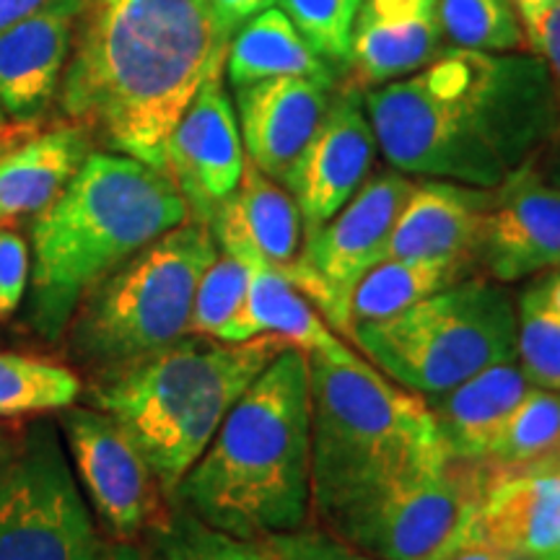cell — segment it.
I'll list each match as a JSON object with an SVG mask.
<instances>
[{
  "label": "cell",
  "mask_w": 560,
  "mask_h": 560,
  "mask_svg": "<svg viewBox=\"0 0 560 560\" xmlns=\"http://www.w3.org/2000/svg\"><path fill=\"white\" fill-rule=\"evenodd\" d=\"M102 560H153L149 550L140 548L138 542H112L104 548Z\"/></svg>",
  "instance_id": "40"
},
{
  "label": "cell",
  "mask_w": 560,
  "mask_h": 560,
  "mask_svg": "<svg viewBox=\"0 0 560 560\" xmlns=\"http://www.w3.org/2000/svg\"><path fill=\"white\" fill-rule=\"evenodd\" d=\"M102 552L58 425L34 420L0 462V560H102Z\"/></svg>",
  "instance_id": "10"
},
{
  "label": "cell",
  "mask_w": 560,
  "mask_h": 560,
  "mask_svg": "<svg viewBox=\"0 0 560 560\" xmlns=\"http://www.w3.org/2000/svg\"><path fill=\"white\" fill-rule=\"evenodd\" d=\"M223 75L234 89L268 79H314L338 83V70L301 37L280 9H268L249 19L231 39Z\"/></svg>",
  "instance_id": "25"
},
{
  "label": "cell",
  "mask_w": 560,
  "mask_h": 560,
  "mask_svg": "<svg viewBox=\"0 0 560 560\" xmlns=\"http://www.w3.org/2000/svg\"><path fill=\"white\" fill-rule=\"evenodd\" d=\"M560 0H511V5H514L516 13L522 16H529V13H537L542 9H548V5H556Z\"/></svg>",
  "instance_id": "41"
},
{
  "label": "cell",
  "mask_w": 560,
  "mask_h": 560,
  "mask_svg": "<svg viewBox=\"0 0 560 560\" xmlns=\"http://www.w3.org/2000/svg\"><path fill=\"white\" fill-rule=\"evenodd\" d=\"M244 164L240 120L223 83V68H215L166 140L164 170L177 185L190 221L210 226L240 187Z\"/></svg>",
  "instance_id": "13"
},
{
  "label": "cell",
  "mask_w": 560,
  "mask_h": 560,
  "mask_svg": "<svg viewBox=\"0 0 560 560\" xmlns=\"http://www.w3.org/2000/svg\"><path fill=\"white\" fill-rule=\"evenodd\" d=\"M79 16L47 11L0 32V151L30 136L58 102Z\"/></svg>",
  "instance_id": "17"
},
{
  "label": "cell",
  "mask_w": 560,
  "mask_h": 560,
  "mask_svg": "<svg viewBox=\"0 0 560 560\" xmlns=\"http://www.w3.org/2000/svg\"><path fill=\"white\" fill-rule=\"evenodd\" d=\"M260 548L268 560H380L335 537L327 529L301 527L262 537Z\"/></svg>",
  "instance_id": "34"
},
{
  "label": "cell",
  "mask_w": 560,
  "mask_h": 560,
  "mask_svg": "<svg viewBox=\"0 0 560 560\" xmlns=\"http://www.w3.org/2000/svg\"><path fill=\"white\" fill-rule=\"evenodd\" d=\"M285 348L291 346L278 335L247 342L187 335L136 366L96 380L89 405L130 433L172 501L234 402Z\"/></svg>",
  "instance_id": "5"
},
{
  "label": "cell",
  "mask_w": 560,
  "mask_h": 560,
  "mask_svg": "<svg viewBox=\"0 0 560 560\" xmlns=\"http://www.w3.org/2000/svg\"><path fill=\"white\" fill-rule=\"evenodd\" d=\"M522 24L527 45L540 55L545 68H548L560 104V3L522 16Z\"/></svg>",
  "instance_id": "36"
},
{
  "label": "cell",
  "mask_w": 560,
  "mask_h": 560,
  "mask_svg": "<svg viewBox=\"0 0 560 560\" xmlns=\"http://www.w3.org/2000/svg\"><path fill=\"white\" fill-rule=\"evenodd\" d=\"M83 5H86V0H0V32L11 30V26L32 16H39V13L60 9L83 11Z\"/></svg>",
  "instance_id": "38"
},
{
  "label": "cell",
  "mask_w": 560,
  "mask_h": 560,
  "mask_svg": "<svg viewBox=\"0 0 560 560\" xmlns=\"http://www.w3.org/2000/svg\"><path fill=\"white\" fill-rule=\"evenodd\" d=\"M60 431L79 486L112 542H138L170 514L149 459L109 412L94 405L60 410Z\"/></svg>",
  "instance_id": "12"
},
{
  "label": "cell",
  "mask_w": 560,
  "mask_h": 560,
  "mask_svg": "<svg viewBox=\"0 0 560 560\" xmlns=\"http://www.w3.org/2000/svg\"><path fill=\"white\" fill-rule=\"evenodd\" d=\"M153 560H268L260 542L210 527L172 501L170 514L145 532Z\"/></svg>",
  "instance_id": "29"
},
{
  "label": "cell",
  "mask_w": 560,
  "mask_h": 560,
  "mask_svg": "<svg viewBox=\"0 0 560 560\" xmlns=\"http://www.w3.org/2000/svg\"><path fill=\"white\" fill-rule=\"evenodd\" d=\"M219 255L213 231L185 221L91 289L68 322L70 359L96 380L190 335L195 289Z\"/></svg>",
  "instance_id": "7"
},
{
  "label": "cell",
  "mask_w": 560,
  "mask_h": 560,
  "mask_svg": "<svg viewBox=\"0 0 560 560\" xmlns=\"http://www.w3.org/2000/svg\"><path fill=\"white\" fill-rule=\"evenodd\" d=\"M441 50L436 0H363L350 42L355 89H376L425 68Z\"/></svg>",
  "instance_id": "21"
},
{
  "label": "cell",
  "mask_w": 560,
  "mask_h": 560,
  "mask_svg": "<svg viewBox=\"0 0 560 560\" xmlns=\"http://www.w3.org/2000/svg\"><path fill=\"white\" fill-rule=\"evenodd\" d=\"M478 265L495 283L560 268V182L537 153L490 190Z\"/></svg>",
  "instance_id": "14"
},
{
  "label": "cell",
  "mask_w": 560,
  "mask_h": 560,
  "mask_svg": "<svg viewBox=\"0 0 560 560\" xmlns=\"http://www.w3.org/2000/svg\"><path fill=\"white\" fill-rule=\"evenodd\" d=\"M32 276V252L24 236L0 226V319L11 317L26 296Z\"/></svg>",
  "instance_id": "35"
},
{
  "label": "cell",
  "mask_w": 560,
  "mask_h": 560,
  "mask_svg": "<svg viewBox=\"0 0 560 560\" xmlns=\"http://www.w3.org/2000/svg\"><path fill=\"white\" fill-rule=\"evenodd\" d=\"M441 32L454 47L478 52H516L527 45L511 0H436Z\"/></svg>",
  "instance_id": "30"
},
{
  "label": "cell",
  "mask_w": 560,
  "mask_h": 560,
  "mask_svg": "<svg viewBox=\"0 0 560 560\" xmlns=\"http://www.w3.org/2000/svg\"><path fill=\"white\" fill-rule=\"evenodd\" d=\"M552 177H556L560 182V161L556 164V172H552Z\"/></svg>",
  "instance_id": "44"
},
{
  "label": "cell",
  "mask_w": 560,
  "mask_h": 560,
  "mask_svg": "<svg viewBox=\"0 0 560 560\" xmlns=\"http://www.w3.org/2000/svg\"><path fill=\"white\" fill-rule=\"evenodd\" d=\"M247 289V265L219 249L213 262L202 270L198 289H195L190 335L226 340L229 330L234 327V322L240 319V314L244 310Z\"/></svg>",
  "instance_id": "31"
},
{
  "label": "cell",
  "mask_w": 560,
  "mask_h": 560,
  "mask_svg": "<svg viewBox=\"0 0 560 560\" xmlns=\"http://www.w3.org/2000/svg\"><path fill=\"white\" fill-rule=\"evenodd\" d=\"M516 363L532 387L560 392V317L532 289L516 304Z\"/></svg>",
  "instance_id": "32"
},
{
  "label": "cell",
  "mask_w": 560,
  "mask_h": 560,
  "mask_svg": "<svg viewBox=\"0 0 560 560\" xmlns=\"http://www.w3.org/2000/svg\"><path fill=\"white\" fill-rule=\"evenodd\" d=\"M312 511L332 524L444 452L429 405L366 359L310 355Z\"/></svg>",
  "instance_id": "6"
},
{
  "label": "cell",
  "mask_w": 560,
  "mask_h": 560,
  "mask_svg": "<svg viewBox=\"0 0 560 560\" xmlns=\"http://www.w3.org/2000/svg\"><path fill=\"white\" fill-rule=\"evenodd\" d=\"M488 472L465 542L542 560L560 540V446L516 467L488 465Z\"/></svg>",
  "instance_id": "16"
},
{
  "label": "cell",
  "mask_w": 560,
  "mask_h": 560,
  "mask_svg": "<svg viewBox=\"0 0 560 560\" xmlns=\"http://www.w3.org/2000/svg\"><path fill=\"white\" fill-rule=\"evenodd\" d=\"M488 206L490 190L486 187L431 177L412 182L392 231L387 257L446 260L475 270Z\"/></svg>",
  "instance_id": "19"
},
{
  "label": "cell",
  "mask_w": 560,
  "mask_h": 560,
  "mask_svg": "<svg viewBox=\"0 0 560 560\" xmlns=\"http://www.w3.org/2000/svg\"><path fill=\"white\" fill-rule=\"evenodd\" d=\"M353 342L392 382L431 397L516 359V306L501 283L470 276L395 317L361 322Z\"/></svg>",
  "instance_id": "8"
},
{
  "label": "cell",
  "mask_w": 560,
  "mask_h": 560,
  "mask_svg": "<svg viewBox=\"0 0 560 560\" xmlns=\"http://www.w3.org/2000/svg\"><path fill=\"white\" fill-rule=\"evenodd\" d=\"M376 151L380 143L363 107L361 89L338 91L285 185L301 210L304 240L359 192L369 179Z\"/></svg>",
  "instance_id": "15"
},
{
  "label": "cell",
  "mask_w": 560,
  "mask_h": 560,
  "mask_svg": "<svg viewBox=\"0 0 560 560\" xmlns=\"http://www.w3.org/2000/svg\"><path fill=\"white\" fill-rule=\"evenodd\" d=\"M13 444H16V439H11L9 431L0 429V462L9 457V452L13 450Z\"/></svg>",
  "instance_id": "42"
},
{
  "label": "cell",
  "mask_w": 560,
  "mask_h": 560,
  "mask_svg": "<svg viewBox=\"0 0 560 560\" xmlns=\"http://www.w3.org/2000/svg\"><path fill=\"white\" fill-rule=\"evenodd\" d=\"M278 0H210V11H213V26H215V45L229 50L234 34L255 19L257 13L272 9Z\"/></svg>",
  "instance_id": "37"
},
{
  "label": "cell",
  "mask_w": 560,
  "mask_h": 560,
  "mask_svg": "<svg viewBox=\"0 0 560 560\" xmlns=\"http://www.w3.org/2000/svg\"><path fill=\"white\" fill-rule=\"evenodd\" d=\"M542 560H560V540H558L556 548H552V550L548 552V556H545Z\"/></svg>",
  "instance_id": "43"
},
{
  "label": "cell",
  "mask_w": 560,
  "mask_h": 560,
  "mask_svg": "<svg viewBox=\"0 0 560 560\" xmlns=\"http://www.w3.org/2000/svg\"><path fill=\"white\" fill-rule=\"evenodd\" d=\"M208 229L221 252L242 262L268 265L285 278L299 260L304 240V221L289 187L262 174L249 159L240 187Z\"/></svg>",
  "instance_id": "20"
},
{
  "label": "cell",
  "mask_w": 560,
  "mask_h": 560,
  "mask_svg": "<svg viewBox=\"0 0 560 560\" xmlns=\"http://www.w3.org/2000/svg\"><path fill=\"white\" fill-rule=\"evenodd\" d=\"M488 475L486 462L441 454L325 529L380 560H444L467 540Z\"/></svg>",
  "instance_id": "9"
},
{
  "label": "cell",
  "mask_w": 560,
  "mask_h": 560,
  "mask_svg": "<svg viewBox=\"0 0 560 560\" xmlns=\"http://www.w3.org/2000/svg\"><path fill=\"white\" fill-rule=\"evenodd\" d=\"M185 221L190 213L164 170L91 151L60 198L32 219V330L60 340L100 280Z\"/></svg>",
  "instance_id": "4"
},
{
  "label": "cell",
  "mask_w": 560,
  "mask_h": 560,
  "mask_svg": "<svg viewBox=\"0 0 560 560\" xmlns=\"http://www.w3.org/2000/svg\"><path fill=\"white\" fill-rule=\"evenodd\" d=\"M529 387L522 366L511 359L478 371L441 395L423 397L444 452L457 459H486L503 420Z\"/></svg>",
  "instance_id": "22"
},
{
  "label": "cell",
  "mask_w": 560,
  "mask_h": 560,
  "mask_svg": "<svg viewBox=\"0 0 560 560\" xmlns=\"http://www.w3.org/2000/svg\"><path fill=\"white\" fill-rule=\"evenodd\" d=\"M79 24L60 112L91 143L164 170L174 125L226 62L210 0H86Z\"/></svg>",
  "instance_id": "2"
},
{
  "label": "cell",
  "mask_w": 560,
  "mask_h": 560,
  "mask_svg": "<svg viewBox=\"0 0 560 560\" xmlns=\"http://www.w3.org/2000/svg\"><path fill=\"white\" fill-rule=\"evenodd\" d=\"M335 83L314 79H268L236 89L244 153L270 179L289 185L301 153L325 120Z\"/></svg>",
  "instance_id": "18"
},
{
  "label": "cell",
  "mask_w": 560,
  "mask_h": 560,
  "mask_svg": "<svg viewBox=\"0 0 560 560\" xmlns=\"http://www.w3.org/2000/svg\"><path fill=\"white\" fill-rule=\"evenodd\" d=\"M384 159L402 174L493 190L560 130L540 58L450 47L363 94Z\"/></svg>",
  "instance_id": "1"
},
{
  "label": "cell",
  "mask_w": 560,
  "mask_h": 560,
  "mask_svg": "<svg viewBox=\"0 0 560 560\" xmlns=\"http://www.w3.org/2000/svg\"><path fill=\"white\" fill-rule=\"evenodd\" d=\"M310 45L335 68H348L350 42L363 0H278Z\"/></svg>",
  "instance_id": "33"
},
{
  "label": "cell",
  "mask_w": 560,
  "mask_h": 560,
  "mask_svg": "<svg viewBox=\"0 0 560 560\" xmlns=\"http://www.w3.org/2000/svg\"><path fill=\"white\" fill-rule=\"evenodd\" d=\"M249 270L247 301L223 342H247L257 335H278L306 355L330 361H359L355 350L327 325L317 306L283 272L262 262H244Z\"/></svg>",
  "instance_id": "24"
},
{
  "label": "cell",
  "mask_w": 560,
  "mask_h": 560,
  "mask_svg": "<svg viewBox=\"0 0 560 560\" xmlns=\"http://www.w3.org/2000/svg\"><path fill=\"white\" fill-rule=\"evenodd\" d=\"M91 145L86 132L66 122L0 151V226L50 208L79 174Z\"/></svg>",
  "instance_id": "23"
},
{
  "label": "cell",
  "mask_w": 560,
  "mask_h": 560,
  "mask_svg": "<svg viewBox=\"0 0 560 560\" xmlns=\"http://www.w3.org/2000/svg\"><path fill=\"white\" fill-rule=\"evenodd\" d=\"M444 560H524V558H516V556H509V552L493 550V548H488V545L465 542V545H459V548L454 550L452 556H446Z\"/></svg>",
  "instance_id": "39"
},
{
  "label": "cell",
  "mask_w": 560,
  "mask_h": 560,
  "mask_svg": "<svg viewBox=\"0 0 560 560\" xmlns=\"http://www.w3.org/2000/svg\"><path fill=\"white\" fill-rule=\"evenodd\" d=\"M472 270L446 260H412V257H387L374 265L350 299V322H380L395 317L420 299L431 296L446 285L470 278Z\"/></svg>",
  "instance_id": "26"
},
{
  "label": "cell",
  "mask_w": 560,
  "mask_h": 560,
  "mask_svg": "<svg viewBox=\"0 0 560 560\" xmlns=\"http://www.w3.org/2000/svg\"><path fill=\"white\" fill-rule=\"evenodd\" d=\"M174 503L242 540L306 527L312 514L310 355L285 348L249 384Z\"/></svg>",
  "instance_id": "3"
},
{
  "label": "cell",
  "mask_w": 560,
  "mask_h": 560,
  "mask_svg": "<svg viewBox=\"0 0 560 560\" xmlns=\"http://www.w3.org/2000/svg\"><path fill=\"white\" fill-rule=\"evenodd\" d=\"M73 369L24 353H0V418L60 412L81 397Z\"/></svg>",
  "instance_id": "27"
},
{
  "label": "cell",
  "mask_w": 560,
  "mask_h": 560,
  "mask_svg": "<svg viewBox=\"0 0 560 560\" xmlns=\"http://www.w3.org/2000/svg\"><path fill=\"white\" fill-rule=\"evenodd\" d=\"M560 446V392L529 387L490 444V467H516Z\"/></svg>",
  "instance_id": "28"
},
{
  "label": "cell",
  "mask_w": 560,
  "mask_h": 560,
  "mask_svg": "<svg viewBox=\"0 0 560 560\" xmlns=\"http://www.w3.org/2000/svg\"><path fill=\"white\" fill-rule=\"evenodd\" d=\"M412 190L408 174L369 177L325 226L306 236L289 280L340 338L353 342L350 299L363 276L387 257L392 231Z\"/></svg>",
  "instance_id": "11"
}]
</instances>
